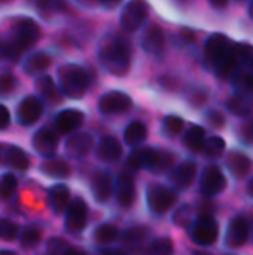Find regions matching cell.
<instances>
[{
    "mask_svg": "<svg viewBox=\"0 0 253 255\" xmlns=\"http://www.w3.org/2000/svg\"><path fill=\"white\" fill-rule=\"evenodd\" d=\"M204 55L207 63L221 79L233 78V75L239 69L237 43L221 33L207 37L204 45Z\"/></svg>",
    "mask_w": 253,
    "mask_h": 255,
    "instance_id": "obj_1",
    "label": "cell"
},
{
    "mask_svg": "<svg viewBox=\"0 0 253 255\" xmlns=\"http://www.w3.org/2000/svg\"><path fill=\"white\" fill-rule=\"evenodd\" d=\"M131 46L122 36L109 37L98 51L100 64L115 76H124L131 67Z\"/></svg>",
    "mask_w": 253,
    "mask_h": 255,
    "instance_id": "obj_2",
    "label": "cell"
},
{
    "mask_svg": "<svg viewBox=\"0 0 253 255\" xmlns=\"http://www.w3.org/2000/svg\"><path fill=\"white\" fill-rule=\"evenodd\" d=\"M40 39V28L39 25L30 18H21L13 24L12 37L7 42L9 46V58L16 60L22 51L33 46Z\"/></svg>",
    "mask_w": 253,
    "mask_h": 255,
    "instance_id": "obj_3",
    "label": "cell"
},
{
    "mask_svg": "<svg viewBox=\"0 0 253 255\" xmlns=\"http://www.w3.org/2000/svg\"><path fill=\"white\" fill-rule=\"evenodd\" d=\"M58 81L63 93L72 99L84 97L89 88V75L78 64H66L60 67Z\"/></svg>",
    "mask_w": 253,
    "mask_h": 255,
    "instance_id": "obj_4",
    "label": "cell"
},
{
    "mask_svg": "<svg viewBox=\"0 0 253 255\" xmlns=\"http://www.w3.org/2000/svg\"><path fill=\"white\" fill-rule=\"evenodd\" d=\"M219 238V224L210 214H201L191 226V239L201 247H212Z\"/></svg>",
    "mask_w": 253,
    "mask_h": 255,
    "instance_id": "obj_5",
    "label": "cell"
},
{
    "mask_svg": "<svg viewBox=\"0 0 253 255\" xmlns=\"http://www.w3.org/2000/svg\"><path fill=\"white\" fill-rule=\"evenodd\" d=\"M146 200L149 209L157 214V215H164L167 214L177 200V196L163 184L151 182L146 188Z\"/></svg>",
    "mask_w": 253,
    "mask_h": 255,
    "instance_id": "obj_6",
    "label": "cell"
},
{
    "mask_svg": "<svg viewBox=\"0 0 253 255\" xmlns=\"http://www.w3.org/2000/svg\"><path fill=\"white\" fill-rule=\"evenodd\" d=\"M149 15V6L143 0H131L121 12L119 22L124 31L133 33L139 30Z\"/></svg>",
    "mask_w": 253,
    "mask_h": 255,
    "instance_id": "obj_7",
    "label": "cell"
},
{
    "mask_svg": "<svg viewBox=\"0 0 253 255\" xmlns=\"http://www.w3.org/2000/svg\"><path fill=\"white\" fill-rule=\"evenodd\" d=\"M133 100L122 91H109L98 100V109L104 115H119L131 109Z\"/></svg>",
    "mask_w": 253,
    "mask_h": 255,
    "instance_id": "obj_8",
    "label": "cell"
},
{
    "mask_svg": "<svg viewBox=\"0 0 253 255\" xmlns=\"http://www.w3.org/2000/svg\"><path fill=\"white\" fill-rule=\"evenodd\" d=\"M227 188V178L222 169L216 164L207 166L200 179V190L204 196L212 197L221 194Z\"/></svg>",
    "mask_w": 253,
    "mask_h": 255,
    "instance_id": "obj_9",
    "label": "cell"
},
{
    "mask_svg": "<svg viewBox=\"0 0 253 255\" xmlns=\"http://www.w3.org/2000/svg\"><path fill=\"white\" fill-rule=\"evenodd\" d=\"M86 221H88L86 203L81 197L73 199V202H70L66 211V223H64L66 230L73 235L81 233L86 227Z\"/></svg>",
    "mask_w": 253,
    "mask_h": 255,
    "instance_id": "obj_10",
    "label": "cell"
},
{
    "mask_svg": "<svg viewBox=\"0 0 253 255\" xmlns=\"http://www.w3.org/2000/svg\"><path fill=\"white\" fill-rule=\"evenodd\" d=\"M251 236L249 223L243 217H234L227 227L225 233V245L233 250H239L245 247Z\"/></svg>",
    "mask_w": 253,
    "mask_h": 255,
    "instance_id": "obj_11",
    "label": "cell"
},
{
    "mask_svg": "<svg viewBox=\"0 0 253 255\" xmlns=\"http://www.w3.org/2000/svg\"><path fill=\"white\" fill-rule=\"evenodd\" d=\"M166 33L158 24H149L142 37V48L154 57H161L166 52Z\"/></svg>",
    "mask_w": 253,
    "mask_h": 255,
    "instance_id": "obj_12",
    "label": "cell"
},
{
    "mask_svg": "<svg viewBox=\"0 0 253 255\" xmlns=\"http://www.w3.org/2000/svg\"><path fill=\"white\" fill-rule=\"evenodd\" d=\"M137 199V187L134 178L128 173L124 172L118 176L116 181V202L121 208L130 209Z\"/></svg>",
    "mask_w": 253,
    "mask_h": 255,
    "instance_id": "obj_13",
    "label": "cell"
},
{
    "mask_svg": "<svg viewBox=\"0 0 253 255\" xmlns=\"http://www.w3.org/2000/svg\"><path fill=\"white\" fill-rule=\"evenodd\" d=\"M157 155H158V149L155 151L151 146H137L130 152L127 158V164L133 170H140V169L154 170L157 163Z\"/></svg>",
    "mask_w": 253,
    "mask_h": 255,
    "instance_id": "obj_14",
    "label": "cell"
},
{
    "mask_svg": "<svg viewBox=\"0 0 253 255\" xmlns=\"http://www.w3.org/2000/svg\"><path fill=\"white\" fill-rule=\"evenodd\" d=\"M197 176V164L192 160H186L182 164H179L176 169L170 172V182L177 190H186L192 185L194 179Z\"/></svg>",
    "mask_w": 253,
    "mask_h": 255,
    "instance_id": "obj_15",
    "label": "cell"
},
{
    "mask_svg": "<svg viewBox=\"0 0 253 255\" xmlns=\"http://www.w3.org/2000/svg\"><path fill=\"white\" fill-rule=\"evenodd\" d=\"M91 191H92L94 199L98 203L109 202V199L112 197V191H113L112 176L104 170L95 172L91 178Z\"/></svg>",
    "mask_w": 253,
    "mask_h": 255,
    "instance_id": "obj_16",
    "label": "cell"
},
{
    "mask_svg": "<svg viewBox=\"0 0 253 255\" xmlns=\"http://www.w3.org/2000/svg\"><path fill=\"white\" fill-rule=\"evenodd\" d=\"M42 111V102L34 96H28L18 106V121L24 126H31L39 121Z\"/></svg>",
    "mask_w": 253,
    "mask_h": 255,
    "instance_id": "obj_17",
    "label": "cell"
},
{
    "mask_svg": "<svg viewBox=\"0 0 253 255\" xmlns=\"http://www.w3.org/2000/svg\"><path fill=\"white\" fill-rule=\"evenodd\" d=\"M97 157L104 163H116L122 157V146L115 136H103L97 145Z\"/></svg>",
    "mask_w": 253,
    "mask_h": 255,
    "instance_id": "obj_18",
    "label": "cell"
},
{
    "mask_svg": "<svg viewBox=\"0 0 253 255\" xmlns=\"http://www.w3.org/2000/svg\"><path fill=\"white\" fill-rule=\"evenodd\" d=\"M33 146L34 149L45 157H51L57 152L58 148V136L49 130V128H42L39 130L34 137H33Z\"/></svg>",
    "mask_w": 253,
    "mask_h": 255,
    "instance_id": "obj_19",
    "label": "cell"
},
{
    "mask_svg": "<svg viewBox=\"0 0 253 255\" xmlns=\"http://www.w3.org/2000/svg\"><path fill=\"white\" fill-rule=\"evenodd\" d=\"M84 114L78 109H64L57 115L55 126L60 133L69 134L78 130L84 124Z\"/></svg>",
    "mask_w": 253,
    "mask_h": 255,
    "instance_id": "obj_20",
    "label": "cell"
},
{
    "mask_svg": "<svg viewBox=\"0 0 253 255\" xmlns=\"http://www.w3.org/2000/svg\"><path fill=\"white\" fill-rule=\"evenodd\" d=\"M94 148V139L89 133H76L66 142V151L73 157H84Z\"/></svg>",
    "mask_w": 253,
    "mask_h": 255,
    "instance_id": "obj_21",
    "label": "cell"
},
{
    "mask_svg": "<svg viewBox=\"0 0 253 255\" xmlns=\"http://www.w3.org/2000/svg\"><path fill=\"white\" fill-rule=\"evenodd\" d=\"M252 160L240 152V151H231L228 152V157H227V167L228 170L231 172V175L237 179H242L245 178L251 170H252Z\"/></svg>",
    "mask_w": 253,
    "mask_h": 255,
    "instance_id": "obj_22",
    "label": "cell"
},
{
    "mask_svg": "<svg viewBox=\"0 0 253 255\" xmlns=\"http://www.w3.org/2000/svg\"><path fill=\"white\" fill-rule=\"evenodd\" d=\"M227 108L231 114H234L236 117H251L253 112V99L251 94H245V93H237L236 96H233L228 103Z\"/></svg>",
    "mask_w": 253,
    "mask_h": 255,
    "instance_id": "obj_23",
    "label": "cell"
},
{
    "mask_svg": "<svg viewBox=\"0 0 253 255\" xmlns=\"http://www.w3.org/2000/svg\"><path fill=\"white\" fill-rule=\"evenodd\" d=\"M49 203L55 214H63L70 205V190L63 184L54 185L49 190Z\"/></svg>",
    "mask_w": 253,
    "mask_h": 255,
    "instance_id": "obj_24",
    "label": "cell"
},
{
    "mask_svg": "<svg viewBox=\"0 0 253 255\" xmlns=\"http://www.w3.org/2000/svg\"><path fill=\"white\" fill-rule=\"evenodd\" d=\"M148 139V127L142 121H133L124 131V140L128 146L137 148Z\"/></svg>",
    "mask_w": 253,
    "mask_h": 255,
    "instance_id": "obj_25",
    "label": "cell"
},
{
    "mask_svg": "<svg viewBox=\"0 0 253 255\" xmlns=\"http://www.w3.org/2000/svg\"><path fill=\"white\" fill-rule=\"evenodd\" d=\"M204 142H206V131L200 126H192L189 130H186L182 139L183 146L192 152H200L204 146Z\"/></svg>",
    "mask_w": 253,
    "mask_h": 255,
    "instance_id": "obj_26",
    "label": "cell"
},
{
    "mask_svg": "<svg viewBox=\"0 0 253 255\" xmlns=\"http://www.w3.org/2000/svg\"><path fill=\"white\" fill-rule=\"evenodd\" d=\"M51 66V57L45 52L31 54L24 63V72L27 75H40Z\"/></svg>",
    "mask_w": 253,
    "mask_h": 255,
    "instance_id": "obj_27",
    "label": "cell"
},
{
    "mask_svg": "<svg viewBox=\"0 0 253 255\" xmlns=\"http://www.w3.org/2000/svg\"><path fill=\"white\" fill-rule=\"evenodd\" d=\"M42 172L55 179H66L70 176V166L64 160H46L42 164Z\"/></svg>",
    "mask_w": 253,
    "mask_h": 255,
    "instance_id": "obj_28",
    "label": "cell"
},
{
    "mask_svg": "<svg viewBox=\"0 0 253 255\" xmlns=\"http://www.w3.org/2000/svg\"><path fill=\"white\" fill-rule=\"evenodd\" d=\"M6 164L9 167H12L13 170H19V172H25L28 167H30V161H28V157L27 154L16 148V146H12L7 149L6 152Z\"/></svg>",
    "mask_w": 253,
    "mask_h": 255,
    "instance_id": "obj_29",
    "label": "cell"
},
{
    "mask_svg": "<svg viewBox=\"0 0 253 255\" xmlns=\"http://www.w3.org/2000/svg\"><path fill=\"white\" fill-rule=\"evenodd\" d=\"M36 87H37L39 93H40L45 99H48L49 102L58 103V102L61 100V93H60V90L55 87V82L52 81L51 76H46V75H45V76H40V78L37 79Z\"/></svg>",
    "mask_w": 253,
    "mask_h": 255,
    "instance_id": "obj_30",
    "label": "cell"
},
{
    "mask_svg": "<svg viewBox=\"0 0 253 255\" xmlns=\"http://www.w3.org/2000/svg\"><path fill=\"white\" fill-rule=\"evenodd\" d=\"M119 236V230L113 224H101L94 230V241L98 245H109L113 244Z\"/></svg>",
    "mask_w": 253,
    "mask_h": 255,
    "instance_id": "obj_31",
    "label": "cell"
},
{
    "mask_svg": "<svg viewBox=\"0 0 253 255\" xmlns=\"http://www.w3.org/2000/svg\"><path fill=\"white\" fill-rule=\"evenodd\" d=\"M149 235H151V230L148 227H143V226L131 227L122 235V242L125 245L137 247V245H142L149 238Z\"/></svg>",
    "mask_w": 253,
    "mask_h": 255,
    "instance_id": "obj_32",
    "label": "cell"
},
{
    "mask_svg": "<svg viewBox=\"0 0 253 255\" xmlns=\"http://www.w3.org/2000/svg\"><path fill=\"white\" fill-rule=\"evenodd\" d=\"M203 154L210 158V160H216L219 158L224 151H225V140L219 136H210L209 139H206L204 146H203Z\"/></svg>",
    "mask_w": 253,
    "mask_h": 255,
    "instance_id": "obj_33",
    "label": "cell"
},
{
    "mask_svg": "<svg viewBox=\"0 0 253 255\" xmlns=\"http://www.w3.org/2000/svg\"><path fill=\"white\" fill-rule=\"evenodd\" d=\"M174 254V245L170 238H158L154 241L149 248L148 255H173Z\"/></svg>",
    "mask_w": 253,
    "mask_h": 255,
    "instance_id": "obj_34",
    "label": "cell"
},
{
    "mask_svg": "<svg viewBox=\"0 0 253 255\" xmlns=\"http://www.w3.org/2000/svg\"><path fill=\"white\" fill-rule=\"evenodd\" d=\"M183 127H185V121L180 117H176V115H169L163 121V130L170 137L179 136L183 131Z\"/></svg>",
    "mask_w": 253,
    "mask_h": 255,
    "instance_id": "obj_35",
    "label": "cell"
},
{
    "mask_svg": "<svg viewBox=\"0 0 253 255\" xmlns=\"http://www.w3.org/2000/svg\"><path fill=\"white\" fill-rule=\"evenodd\" d=\"M42 241V232L39 227H27L21 233V245L27 250L36 248Z\"/></svg>",
    "mask_w": 253,
    "mask_h": 255,
    "instance_id": "obj_36",
    "label": "cell"
},
{
    "mask_svg": "<svg viewBox=\"0 0 253 255\" xmlns=\"http://www.w3.org/2000/svg\"><path fill=\"white\" fill-rule=\"evenodd\" d=\"M192 217H194V211L189 205H182L176 214L173 215V223L177 226V227H191L194 223H192Z\"/></svg>",
    "mask_w": 253,
    "mask_h": 255,
    "instance_id": "obj_37",
    "label": "cell"
},
{
    "mask_svg": "<svg viewBox=\"0 0 253 255\" xmlns=\"http://www.w3.org/2000/svg\"><path fill=\"white\" fill-rule=\"evenodd\" d=\"M239 67L253 69V46L248 43H237Z\"/></svg>",
    "mask_w": 253,
    "mask_h": 255,
    "instance_id": "obj_38",
    "label": "cell"
},
{
    "mask_svg": "<svg viewBox=\"0 0 253 255\" xmlns=\"http://www.w3.org/2000/svg\"><path fill=\"white\" fill-rule=\"evenodd\" d=\"M174 163V155L169 151H164V149H158V155H157V163H155V167H154V172L157 173H163V172H167L171 169Z\"/></svg>",
    "mask_w": 253,
    "mask_h": 255,
    "instance_id": "obj_39",
    "label": "cell"
},
{
    "mask_svg": "<svg viewBox=\"0 0 253 255\" xmlns=\"http://www.w3.org/2000/svg\"><path fill=\"white\" fill-rule=\"evenodd\" d=\"M72 248L69 247V244L61 239V238H52L48 241L46 244V253L48 255H67Z\"/></svg>",
    "mask_w": 253,
    "mask_h": 255,
    "instance_id": "obj_40",
    "label": "cell"
},
{
    "mask_svg": "<svg viewBox=\"0 0 253 255\" xmlns=\"http://www.w3.org/2000/svg\"><path fill=\"white\" fill-rule=\"evenodd\" d=\"M16 191V179L13 175H4L0 181V199L6 200Z\"/></svg>",
    "mask_w": 253,
    "mask_h": 255,
    "instance_id": "obj_41",
    "label": "cell"
},
{
    "mask_svg": "<svg viewBox=\"0 0 253 255\" xmlns=\"http://www.w3.org/2000/svg\"><path fill=\"white\" fill-rule=\"evenodd\" d=\"M18 238V227L9 220H0V239L13 241Z\"/></svg>",
    "mask_w": 253,
    "mask_h": 255,
    "instance_id": "obj_42",
    "label": "cell"
},
{
    "mask_svg": "<svg viewBox=\"0 0 253 255\" xmlns=\"http://www.w3.org/2000/svg\"><path fill=\"white\" fill-rule=\"evenodd\" d=\"M204 120L206 123L212 127V128H222L225 126V117L222 112L219 111H209L206 115H204Z\"/></svg>",
    "mask_w": 253,
    "mask_h": 255,
    "instance_id": "obj_43",
    "label": "cell"
},
{
    "mask_svg": "<svg viewBox=\"0 0 253 255\" xmlns=\"http://www.w3.org/2000/svg\"><path fill=\"white\" fill-rule=\"evenodd\" d=\"M36 4L42 12H60L64 9L63 0H36Z\"/></svg>",
    "mask_w": 253,
    "mask_h": 255,
    "instance_id": "obj_44",
    "label": "cell"
},
{
    "mask_svg": "<svg viewBox=\"0 0 253 255\" xmlns=\"http://www.w3.org/2000/svg\"><path fill=\"white\" fill-rule=\"evenodd\" d=\"M239 134H240V139H242L245 143H253V118L245 121V123L240 126Z\"/></svg>",
    "mask_w": 253,
    "mask_h": 255,
    "instance_id": "obj_45",
    "label": "cell"
},
{
    "mask_svg": "<svg viewBox=\"0 0 253 255\" xmlns=\"http://www.w3.org/2000/svg\"><path fill=\"white\" fill-rule=\"evenodd\" d=\"M15 78L10 73H3L0 75V94H7L15 88Z\"/></svg>",
    "mask_w": 253,
    "mask_h": 255,
    "instance_id": "obj_46",
    "label": "cell"
},
{
    "mask_svg": "<svg viewBox=\"0 0 253 255\" xmlns=\"http://www.w3.org/2000/svg\"><path fill=\"white\" fill-rule=\"evenodd\" d=\"M9 123H10V115H9V111H7V109L3 106V105H0V130H4V128H7Z\"/></svg>",
    "mask_w": 253,
    "mask_h": 255,
    "instance_id": "obj_47",
    "label": "cell"
},
{
    "mask_svg": "<svg viewBox=\"0 0 253 255\" xmlns=\"http://www.w3.org/2000/svg\"><path fill=\"white\" fill-rule=\"evenodd\" d=\"M206 93H203V91H197V93H194L192 96H191V99H189V102L194 105V106H200V105H203L204 102H206Z\"/></svg>",
    "mask_w": 253,
    "mask_h": 255,
    "instance_id": "obj_48",
    "label": "cell"
},
{
    "mask_svg": "<svg viewBox=\"0 0 253 255\" xmlns=\"http://www.w3.org/2000/svg\"><path fill=\"white\" fill-rule=\"evenodd\" d=\"M209 1L213 7H218V9H224L230 3V0H209Z\"/></svg>",
    "mask_w": 253,
    "mask_h": 255,
    "instance_id": "obj_49",
    "label": "cell"
},
{
    "mask_svg": "<svg viewBox=\"0 0 253 255\" xmlns=\"http://www.w3.org/2000/svg\"><path fill=\"white\" fill-rule=\"evenodd\" d=\"M104 7H109V9H112V7H116L122 0H98Z\"/></svg>",
    "mask_w": 253,
    "mask_h": 255,
    "instance_id": "obj_50",
    "label": "cell"
},
{
    "mask_svg": "<svg viewBox=\"0 0 253 255\" xmlns=\"http://www.w3.org/2000/svg\"><path fill=\"white\" fill-rule=\"evenodd\" d=\"M6 57H9V46L7 43L0 40V58H6Z\"/></svg>",
    "mask_w": 253,
    "mask_h": 255,
    "instance_id": "obj_51",
    "label": "cell"
},
{
    "mask_svg": "<svg viewBox=\"0 0 253 255\" xmlns=\"http://www.w3.org/2000/svg\"><path fill=\"white\" fill-rule=\"evenodd\" d=\"M100 255H127L124 251H121V250H104V251H101V254Z\"/></svg>",
    "mask_w": 253,
    "mask_h": 255,
    "instance_id": "obj_52",
    "label": "cell"
},
{
    "mask_svg": "<svg viewBox=\"0 0 253 255\" xmlns=\"http://www.w3.org/2000/svg\"><path fill=\"white\" fill-rule=\"evenodd\" d=\"M67 255H86V254H85L84 251H81V250H75V248H72Z\"/></svg>",
    "mask_w": 253,
    "mask_h": 255,
    "instance_id": "obj_53",
    "label": "cell"
},
{
    "mask_svg": "<svg viewBox=\"0 0 253 255\" xmlns=\"http://www.w3.org/2000/svg\"><path fill=\"white\" fill-rule=\"evenodd\" d=\"M248 193H249V196L253 197V178L249 181V184H248Z\"/></svg>",
    "mask_w": 253,
    "mask_h": 255,
    "instance_id": "obj_54",
    "label": "cell"
},
{
    "mask_svg": "<svg viewBox=\"0 0 253 255\" xmlns=\"http://www.w3.org/2000/svg\"><path fill=\"white\" fill-rule=\"evenodd\" d=\"M0 255H16L13 251H0Z\"/></svg>",
    "mask_w": 253,
    "mask_h": 255,
    "instance_id": "obj_55",
    "label": "cell"
},
{
    "mask_svg": "<svg viewBox=\"0 0 253 255\" xmlns=\"http://www.w3.org/2000/svg\"><path fill=\"white\" fill-rule=\"evenodd\" d=\"M249 15H251V18L253 19V0L252 3H251V6H249Z\"/></svg>",
    "mask_w": 253,
    "mask_h": 255,
    "instance_id": "obj_56",
    "label": "cell"
},
{
    "mask_svg": "<svg viewBox=\"0 0 253 255\" xmlns=\"http://www.w3.org/2000/svg\"><path fill=\"white\" fill-rule=\"evenodd\" d=\"M194 255H210V254H207V253H195Z\"/></svg>",
    "mask_w": 253,
    "mask_h": 255,
    "instance_id": "obj_57",
    "label": "cell"
},
{
    "mask_svg": "<svg viewBox=\"0 0 253 255\" xmlns=\"http://www.w3.org/2000/svg\"><path fill=\"white\" fill-rule=\"evenodd\" d=\"M237 1H246V0H237Z\"/></svg>",
    "mask_w": 253,
    "mask_h": 255,
    "instance_id": "obj_58",
    "label": "cell"
},
{
    "mask_svg": "<svg viewBox=\"0 0 253 255\" xmlns=\"http://www.w3.org/2000/svg\"><path fill=\"white\" fill-rule=\"evenodd\" d=\"M0 1H6V0H0Z\"/></svg>",
    "mask_w": 253,
    "mask_h": 255,
    "instance_id": "obj_59",
    "label": "cell"
}]
</instances>
